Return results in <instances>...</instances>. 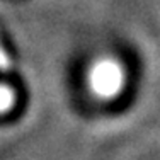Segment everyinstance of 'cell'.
Listing matches in <instances>:
<instances>
[{"label":"cell","mask_w":160,"mask_h":160,"mask_svg":"<svg viewBox=\"0 0 160 160\" xmlns=\"http://www.w3.org/2000/svg\"><path fill=\"white\" fill-rule=\"evenodd\" d=\"M90 87L101 97H114L124 85L123 67L116 60H101L90 70Z\"/></svg>","instance_id":"6da1fadb"},{"label":"cell","mask_w":160,"mask_h":160,"mask_svg":"<svg viewBox=\"0 0 160 160\" xmlns=\"http://www.w3.org/2000/svg\"><path fill=\"white\" fill-rule=\"evenodd\" d=\"M14 102V92L10 87L0 85V111H5L12 106Z\"/></svg>","instance_id":"7a4b0ae2"},{"label":"cell","mask_w":160,"mask_h":160,"mask_svg":"<svg viewBox=\"0 0 160 160\" xmlns=\"http://www.w3.org/2000/svg\"><path fill=\"white\" fill-rule=\"evenodd\" d=\"M10 67H12V62H10L7 51L3 49L2 43H0V72H9Z\"/></svg>","instance_id":"3957f363"}]
</instances>
